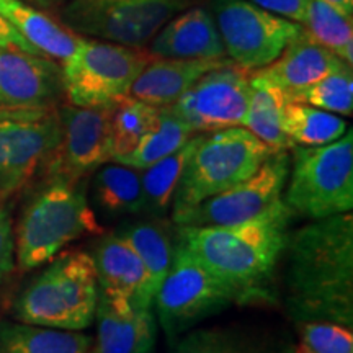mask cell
Returning <instances> with one entry per match:
<instances>
[{
  "instance_id": "6da1fadb",
  "label": "cell",
  "mask_w": 353,
  "mask_h": 353,
  "mask_svg": "<svg viewBox=\"0 0 353 353\" xmlns=\"http://www.w3.org/2000/svg\"><path fill=\"white\" fill-rule=\"evenodd\" d=\"M286 307L294 322L330 321L353 329V216L316 219L290 232Z\"/></svg>"
},
{
  "instance_id": "7a4b0ae2",
  "label": "cell",
  "mask_w": 353,
  "mask_h": 353,
  "mask_svg": "<svg viewBox=\"0 0 353 353\" xmlns=\"http://www.w3.org/2000/svg\"><path fill=\"white\" fill-rule=\"evenodd\" d=\"M291 210L281 201L259 218L232 226H176V241L245 303L265 293L290 237Z\"/></svg>"
},
{
  "instance_id": "3957f363",
  "label": "cell",
  "mask_w": 353,
  "mask_h": 353,
  "mask_svg": "<svg viewBox=\"0 0 353 353\" xmlns=\"http://www.w3.org/2000/svg\"><path fill=\"white\" fill-rule=\"evenodd\" d=\"M99 280L94 259L83 250L61 252L21 290L13 303L15 321L82 332L95 321Z\"/></svg>"
},
{
  "instance_id": "277c9868",
  "label": "cell",
  "mask_w": 353,
  "mask_h": 353,
  "mask_svg": "<svg viewBox=\"0 0 353 353\" xmlns=\"http://www.w3.org/2000/svg\"><path fill=\"white\" fill-rule=\"evenodd\" d=\"M273 151L244 126L198 132L172 201V223L208 198L244 182Z\"/></svg>"
},
{
  "instance_id": "5b68a950",
  "label": "cell",
  "mask_w": 353,
  "mask_h": 353,
  "mask_svg": "<svg viewBox=\"0 0 353 353\" xmlns=\"http://www.w3.org/2000/svg\"><path fill=\"white\" fill-rule=\"evenodd\" d=\"M13 234L15 265L28 272L46 265L70 242L100 236L103 229L79 183L48 182L25 206Z\"/></svg>"
},
{
  "instance_id": "8992f818",
  "label": "cell",
  "mask_w": 353,
  "mask_h": 353,
  "mask_svg": "<svg viewBox=\"0 0 353 353\" xmlns=\"http://www.w3.org/2000/svg\"><path fill=\"white\" fill-rule=\"evenodd\" d=\"M285 205L291 213L316 221L352 213L353 134L324 145H293Z\"/></svg>"
},
{
  "instance_id": "52a82bcc",
  "label": "cell",
  "mask_w": 353,
  "mask_h": 353,
  "mask_svg": "<svg viewBox=\"0 0 353 353\" xmlns=\"http://www.w3.org/2000/svg\"><path fill=\"white\" fill-rule=\"evenodd\" d=\"M234 303L245 299L176 241L174 262L154 296L157 324L169 343Z\"/></svg>"
},
{
  "instance_id": "ba28073f",
  "label": "cell",
  "mask_w": 353,
  "mask_h": 353,
  "mask_svg": "<svg viewBox=\"0 0 353 353\" xmlns=\"http://www.w3.org/2000/svg\"><path fill=\"white\" fill-rule=\"evenodd\" d=\"M152 59L143 48L79 37L76 51L61 64L64 97L76 107L118 103Z\"/></svg>"
},
{
  "instance_id": "9c48e42d",
  "label": "cell",
  "mask_w": 353,
  "mask_h": 353,
  "mask_svg": "<svg viewBox=\"0 0 353 353\" xmlns=\"http://www.w3.org/2000/svg\"><path fill=\"white\" fill-rule=\"evenodd\" d=\"M195 0H68L61 25L79 37L144 48L176 13Z\"/></svg>"
},
{
  "instance_id": "30bf717a",
  "label": "cell",
  "mask_w": 353,
  "mask_h": 353,
  "mask_svg": "<svg viewBox=\"0 0 353 353\" xmlns=\"http://www.w3.org/2000/svg\"><path fill=\"white\" fill-rule=\"evenodd\" d=\"M226 56L247 70L272 64L303 26L249 0H210Z\"/></svg>"
},
{
  "instance_id": "8fae6325",
  "label": "cell",
  "mask_w": 353,
  "mask_h": 353,
  "mask_svg": "<svg viewBox=\"0 0 353 353\" xmlns=\"http://www.w3.org/2000/svg\"><path fill=\"white\" fill-rule=\"evenodd\" d=\"M59 139V107L0 112V200L15 195L32 180Z\"/></svg>"
},
{
  "instance_id": "7c38bea8",
  "label": "cell",
  "mask_w": 353,
  "mask_h": 353,
  "mask_svg": "<svg viewBox=\"0 0 353 353\" xmlns=\"http://www.w3.org/2000/svg\"><path fill=\"white\" fill-rule=\"evenodd\" d=\"M117 103L59 108L61 139L46 161L48 182L77 185L113 159L112 118Z\"/></svg>"
},
{
  "instance_id": "4fadbf2b",
  "label": "cell",
  "mask_w": 353,
  "mask_h": 353,
  "mask_svg": "<svg viewBox=\"0 0 353 353\" xmlns=\"http://www.w3.org/2000/svg\"><path fill=\"white\" fill-rule=\"evenodd\" d=\"M288 151H275L265 159L260 169L236 187L208 198L183 214L175 226L218 228L255 219L280 205L290 175Z\"/></svg>"
},
{
  "instance_id": "5bb4252c",
  "label": "cell",
  "mask_w": 353,
  "mask_h": 353,
  "mask_svg": "<svg viewBox=\"0 0 353 353\" xmlns=\"http://www.w3.org/2000/svg\"><path fill=\"white\" fill-rule=\"evenodd\" d=\"M250 72L234 63L210 70L170 108L196 132L242 126L249 107Z\"/></svg>"
},
{
  "instance_id": "9a60e30c",
  "label": "cell",
  "mask_w": 353,
  "mask_h": 353,
  "mask_svg": "<svg viewBox=\"0 0 353 353\" xmlns=\"http://www.w3.org/2000/svg\"><path fill=\"white\" fill-rule=\"evenodd\" d=\"M64 97L61 64L0 48V112L57 108Z\"/></svg>"
},
{
  "instance_id": "2e32d148",
  "label": "cell",
  "mask_w": 353,
  "mask_h": 353,
  "mask_svg": "<svg viewBox=\"0 0 353 353\" xmlns=\"http://www.w3.org/2000/svg\"><path fill=\"white\" fill-rule=\"evenodd\" d=\"M99 280V293L120 312L132 306L154 307L148 273L138 254L117 231L105 234L92 255Z\"/></svg>"
},
{
  "instance_id": "e0dca14e",
  "label": "cell",
  "mask_w": 353,
  "mask_h": 353,
  "mask_svg": "<svg viewBox=\"0 0 353 353\" xmlns=\"http://www.w3.org/2000/svg\"><path fill=\"white\" fill-rule=\"evenodd\" d=\"M348 68L352 65L314 41L303 28L272 64L252 70L250 79L291 92Z\"/></svg>"
},
{
  "instance_id": "ac0fdd59",
  "label": "cell",
  "mask_w": 353,
  "mask_h": 353,
  "mask_svg": "<svg viewBox=\"0 0 353 353\" xmlns=\"http://www.w3.org/2000/svg\"><path fill=\"white\" fill-rule=\"evenodd\" d=\"M149 43L148 51L154 57L216 59L226 56L213 13L203 6H192L176 13Z\"/></svg>"
},
{
  "instance_id": "d6986e66",
  "label": "cell",
  "mask_w": 353,
  "mask_h": 353,
  "mask_svg": "<svg viewBox=\"0 0 353 353\" xmlns=\"http://www.w3.org/2000/svg\"><path fill=\"white\" fill-rule=\"evenodd\" d=\"M97 335L87 353H152L159 324L154 307L132 306L120 312L99 293Z\"/></svg>"
},
{
  "instance_id": "ffe728a7",
  "label": "cell",
  "mask_w": 353,
  "mask_h": 353,
  "mask_svg": "<svg viewBox=\"0 0 353 353\" xmlns=\"http://www.w3.org/2000/svg\"><path fill=\"white\" fill-rule=\"evenodd\" d=\"M232 63L228 56L216 59L154 57L132 83L130 95L154 107H170L203 74Z\"/></svg>"
},
{
  "instance_id": "44dd1931",
  "label": "cell",
  "mask_w": 353,
  "mask_h": 353,
  "mask_svg": "<svg viewBox=\"0 0 353 353\" xmlns=\"http://www.w3.org/2000/svg\"><path fill=\"white\" fill-rule=\"evenodd\" d=\"M0 15L44 57L63 64L76 51L79 34L25 0H0Z\"/></svg>"
},
{
  "instance_id": "7402d4cb",
  "label": "cell",
  "mask_w": 353,
  "mask_h": 353,
  "mask_svg": "<svg viewBox=\"0 0 353 353\" xmlns=\"http://www.w3.org/2000/svg\"><path fill=\"white\" fill-rule=\"evenodd\" d=\"M169 353H293V345L267 332L214 325L190 329L170 342Z\"/></svg>"
},
{
  "instance_id": "603a6c76",
  "label": "cell",
  "mask_w": 353,
  "mask_h": 353,
  "mask_svg": "<svg viewBox=\"0 0 353 353\" xmlns=\"http://www.w3.org/2000/svg\"><path fill=\"white\" fill-rule=\"evenodd\" d=\"M130 242L148 273L149 294L156 296L169 273L176 247V226L165 218L131 221L117 231Z\"/></svg>"
},
{
  "instance_id": "cb8c5ba5",
  "label": "cell",
  "mask_w": 353,
  "mask_h": 353,
  "mask_svg": "<svg viewBox=\"0 0 353 353\" xmlns=\"http://www.w3.org/2000/svg\"><path fill=\"white\" fill-rule=\"evenodd\" d=\"M92 342L85 332L0 321V353H87Z\"/></svg>"
},
{
  "instance_id": "d4e9b609",
  "label": "cell",
  "mask_w": 353,
  "mask_h": 353,
  "mask_svg": "<svg viewBox=\"0 0 353 353\" xmlns=\"http://www.w3.org/2000/svg\"><path fill=\"white\" fill-rule=\"evenodd\" d=\"M285 105L283 90L250 79L249 107L242 126L254 132L273 151H288L293 144L283 128Z\"/></svg>"
},
{
  "instance_id": "484cf974",
  "label": "cell",
  "mask_w": 353,
  "mask_h": 353,
  "mask_svg": "<svg viewBox=\"0 0 353 353\" xmlns=\"http://www.w3.org/2000/svg\"><path fill=\"white\" fill-rule=\"evenodd\" d=\"M195 134L196 131L188 123H185L174 110L170 107H161L152 130L136 145L134 151L114 159V162L132 167L136 170H144L154 162L179 151Z\"/></svg>"
},
{
  "instance_id": "4316f807",
  "label": "cell",
  "mask_w": 353,
  "mask_h": 353,
  "mask_svg": "<svg viewBox=\"0 0 353 353\" xmlns=\"http://www.w3.org/2000/svg\"><path fill=\"white\" fill-rule=\"evenodd\" d=\"M95 201L112 216L144 213V192L141 170L123 164H108L97 172Z\"/></svg>"
},
{
  "instance_id": "83f0119b",
  "label": "cell",
  "mask_w": 353,
  "mask_h": 353,
  "mask_svg": "<svg viewBox=\"0 0 353 353\" xmlns=\"http://www.w3.org/2000/svg\"><path fill=\"white\" fill-rule=\"evenodd\" d=\"M198 134V132H196ZM183 144L179 151L172 152L152 165L141 170V182L144 192V213H149L152 218H164L172 208L176 187L182 179L185 165H187L190 154H192L195 138Z\"/></svg>"
},
{
  "instance_id": "f1b7e54d",
  "label": "cell",
  "mask_w": 353,
  "mask_h": 353,
  "mask_svg": "<svg viewBox=\"0 0 353 353\" xmlns=\"http://www.w3.org/2000/svg\"><path fill=\"white\" fill-rule=\"evenodd\" d=\"M283 128L293 145H324L341 139L348 130L347 121L339 114L311 105L286 101Z\"/></svg>"
},
{
  "instance_id": "f546056e",
  "label": "cell",
  "mask_w": 353,
  "mask_h": 353,
  "mask_svg": "<svg viewBox=\"0 0 353 353\" xmlns=\"http://www.w3.org/2000/svg\"><path fill=\"white\" fill-rule=\"evenodd\" d=\"M159 110L161 107H154L131 95L118 101L112 118V161L134 151L156 125Z\"/></svg>"
},
{
  "instance_id": "4dcf8cb0",
  "label": "cell",
  "mask_w": 353,
  "mask_h": 353,
  "mask_svg": "<svg viewBox=\"0 0 353 353\" xmlns=\"http://www.w3.org/2000/svg\"><path fill=\"white\" fill-rule=\"evenodd\" d=\"M301 26L314 41L353 65L352 19L342 15L324 0H312L306 21Z\"/></svg>"
},
{
  "instance_id": "1f68e13d",
  "label": "cell",
  "mask_w": 353,
  "mask_h": 353,
  "mask_svg": "<svg viewBox=\"0 0 353 353\" xmlns=\"http://www.w3.org/2000/svg\"><path fill=\"white\" fill-rule=\"evenodd\" d=\"M286 101L311 105L339 117L353 113V72L352 68L330 74L311 85L285 92Z\"/></svg>"
},
{
  "instance_id": "d6a6232c",
  "label": "cell",
  "mask_w": 353,
  "mask_h": 353,
  "mask_svg": "<svg viewBox=\"0 0 353 353\" xmlns=\"http://www.w3.org/2000/svg\"><path fill=\"white\" fill-rule=\"evenodd\" d=\"M293 353H353V329L330 321H298Z\"/></svg>"
},
{
  "instance_id": "836d02e7",
  "label": "cell",
  "mask_w": 353,
  "mask_h": 353,
  "mask_svg": "<svg viewBox=\"0 0 353 353\" xmlns=\"http://www.w3.org/2000/svg\"><path fill=\"white\" fill-rule=\"evenodd\" d=\"M15 268V234L8 211L0 206V281Z\"/></svg>"
},
{
  "instance_id": "e575fe53",
  "label": "cell",
  "mask_w": 353,
  "mask_h": 353,
  "mask_svg": "<svg viewBox=\"0 0 353 353\" xmlns=\"http://www.w3.org/2000/svg\"><path fill=\"white\" fill-rule=\"evenodd\" d=\"M255 6L265 8V10L276 13L285 19L296 21L303 25L306 21L309 7L312 0H249Z\"/></svg>"
},
{
  "instance_id": "d590c367",
  "label": "cell",
  "mask_w": 353,
  "mask_h": 353,
  "mask_svg": "<svg viewBox=\"0 0 353 353\" xmlns=\"http://www.w3.org/2000/svg\"><path fill=\"white\" fill-rule=\"evenodd\" d=\"M0 48H6V50H17V51H25L30 54H38L39 52L28 41H25L23 37L17 32L8 21L0 15Z\"/></svg>"
},
{
  "instance_id": "8d00e7d4",
  "label": "cell",
  "mask_w": 353,
  "mask_h": 353,
  "mask_svg": "<svg viewBox=\"0 0 353 353\" xmlns=\"http://www.w3.org/2000/svg\"><path fill=\"white\" fill-rule=\"evenodd\" d=\"M324 2L329 3L337 12H341L342 15L353 19V0H324Z\"/></svg>"
},
{
  "instance_id": "74e56055",
  "label": "cell",
  "mask_w": 353,
  "mask_h": 353,
  "mask_svg": "<svg viewBox=\"0 0 353 353\" xmlns=\"http://www.w3.org/2000/svg\"><path fill=\"white\" fill-rule=\"evenodd\" d=\"M25 2L32 3L33 7L39 8V10H56L59 8L65 0H25Z\"/></svg>"
}]
</instances>
